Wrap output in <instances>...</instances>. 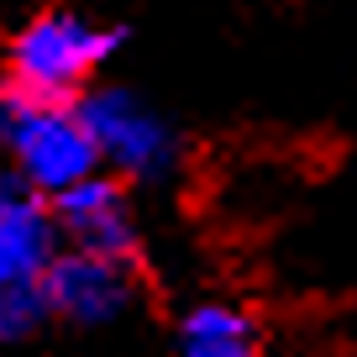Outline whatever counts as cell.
<instances>
[{
    "instance_id": "cell-1",
    "label": "cell",
    "mask_w": 357,
    "mask_h": 357,
    "mask_svg": "<svg viewBox=\"0 0 357 357\" xmlns=\"http://www.w3.org/2000/svg\"><path fill=\"white\" fill-rule=\"evenodd\" d=\"M0 153L11 158L16 184L32 195H63L100 168L89 126L74 105L37 100L16 84H0Z\"/></svg>"
},
{
    "instance_id": "cell-2",
    "label": "cell",
    "mask_w": 357,
    "mask_h": 357,
    "mask_svg": "<svg viewBox=\"0 0 357 357\" xmlns=\"http://www.w3.org/2000/svg\"><path fill=\"white\" fill-rule=\"evenodd\" d=\"M58 257V226L43 195L0 178V342H22L47 315L43 284Z\"/></svg>"
},
{
    "instance_id": "cell-3",
    "label": "cell",
    "mask_w": 357,
    "mask_h": 357,
    "mask_svg": "<svg viewBox=\"0 0 357 357\" xmlns=\"http://www.w3.org/2000/svg\"><path fill=\"white\" fill-rule=\"evenodd\" d=\"M111 47L116 37L84 16L68 11L37 16L11 43V84L22 95H37V100H74L95 79V68L111 58Z\"/></svg>"
},
{
    "instance_id": "cell-4",
    "label": "cell",
    "mask_w": 357,
    "mask_h": 357,
    "mask_svg": "<svg viewBox=\"0 0 357 357\" xmlns=\"http://www.w3.org/2000/svg\"><path fill=\"white\" fill-rule=\"evenodd\" d=\"M89 126V142H95V158L111 163L121 178H163L178 158V137L142 95L132 89H100L79 105Z\"/></svg>"
},
{
    "instance_id": "cell-5",
    "label": "cell",
    "mask_w": 357,
    "mask_h": 357,
    "mask_svg": "<svg viewBox=\"0 0 357 357\" xmlns=\"http://www.w3.org/2000/svg\"><path fill=\"white\" fill-rule=\"evenodd\" d=\"M47 315H63L74 326H111L132 305V273L126 257H100L79 252V247H58L53 268L43 284Z\"/></svg>"
},
{
    "instance_id": "cell-6",
    "label": "cell",
    "mask_w": 357,
    "mask_h": 357,
    "mask_svg": "<svg viewBox=\"0 0 357 357\" xmlns=\"http://www.w3.org/2000/svg\"><path fill=\"white\" fill-rule=\"evenodd\" d=\"M53 226H58V242L79 247V252H100V257H132V242H137L126 190L100 174L53 195Z\"/></svg>"
},
{
    "instance_id": "cell-7",
    "label": "cell",
    "mask_w": 357,
    "mask_h": 357,
    "mask_svg": "<svg viewBox=\"0 0 357 357\" xmlns=\"http://www.w3.org/2000/svg\"><path fill=\"white\" fill-rule=\"evenodd\" d=\"M178 357H263L257 331L231 305H195L178 331Z\"/></svg>"
}]
</instances>
